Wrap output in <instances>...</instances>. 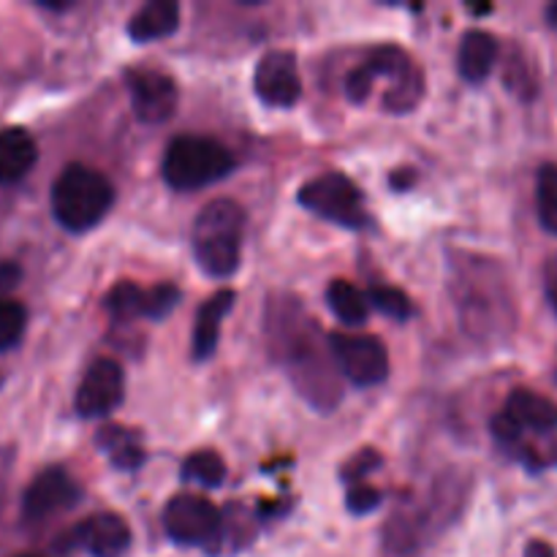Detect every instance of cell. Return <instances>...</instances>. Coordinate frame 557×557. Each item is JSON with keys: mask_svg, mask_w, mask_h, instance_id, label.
Masks as SVG:
<instances>
[{"mask_svg": "<svg viewBox=\"0 0 557 557\" xmlns=\"http://www.w3.org/2000/svg\"><path fill=\"white\" fill-rule=\"evenodd\" d=\"M114 188L101 172L85 163H69L52 185V212L69 232H87L109 215Z\"/></svg>", "mask_w": 557, "mask_h": 557, "instance_id": "3", "label": "cell"}, {"mask_svg": "<svg viewBox=\"0 0 557 557\" xmlns=\"http://www.w3.org/2000/svg\"><path fill=\"white\" fill-rule=\"evenodd\" d=\"M163 528L180 547H210L221 542L223 517L201 495H174L163 509Z\"/></svg>", "mask_w": 557, "mask_h": 557, "instance_id": "7", "label": "cell"}, {"mask_svg": "<svg viewBox=\"0 0 557 557\" xmlns=\"http://www.w3.org/2000/svg\"><path fill=\"white\" fill-rule=\"evenodd\" d=\"M234 292L232 288H223V292H215L196 313L194 324V341H190V354H194L196 362H205L215 354L218 341H221V324L228 315L234 305Z\"/></svg>", "mask_w": 557, "mask_h": 557, "instance_id": "14", "label": "cell"}, {"mask_svg": "<svg viewBox=\"0 0 557 557\" xmlns=\"http://www.w3.org/2000/svg\"><path fill=\"white\" fill-rule=\"evenodd\" d=\"M364 69L373 76V82L379 76L389 79V92L384 96V109L395 114H406L417 109V103L424 96V74L413 58L408 52H403L395 44H386V47H375L373 52L364 60Z\"/></svg>", "mask_w": 557, "mask_h": 557, "instance_id": "6", "label": "cell"}, {"mask_svg": "<svg viewBox=\"0 0 557 557\" xmlns=\"http://www.w3.org/2000/svg\"><path fill=\"white\" fill-rule=\"evenodd\" d=\"M326 302H330L332 313L337 315V321L346 326H359L368 321L370 302L368 294L359 292L354 283L348 281H332L326 288Z\"/></svg>", "mask_w": 557, "mask_h": 557, "instance_id": "20", "label": "cell"}, {"mask_svg": "<svg viewBox=\"0 0 557 557\" xmlns=\"http://www.w3.org/2000/svg\"><path fill=\"white\" fill-rule=\"evenodd\" d=\"M547 20H549V25H553L555 30H557V3H553V5H549V9H547Z\"/></svg>", "mask_w": 557, "mask_h": 557, "instance_id": "32", "label": "cell"}, {"mask_svg": "<svg viewBox=\"0 0 557 557\" xmlns=\"http://www.w3.org/2000/svg\"><path fill=\"white\" fill-rule=\"evenodd\" d=\"M76 544L90 557H123L131 547V528L120 515H92L76 528Z\"/></svg>", "mask_w": 557, "mask_h": 557, "instance_id": "13", "label": "cell"}, {"mask_svg": "<svg viewBox=\"0 0 557 557\" xmlns=\"http://www.w3.org/2000/svg\"><path fill=\"white\" fill-rule=\"evenodd\" d=\"M96 441L103 449V455L120 471H134V468H139L145 462V449H141L139 438L131 430L117 428V424H107V428L98 430Z\"/></svg>", "mask_w": 557, "mask_h": 557, "instance_id": "19", "label": "cell"}, {"mask_svg": "<svg viewBox=\"0 0 557 557\" xmlns=\"http://www.w3.org/2000/svg\"><path fill=\"white\" fill-rule=\"evenodd\" d=\"M107 310L114 321L150 319V288H141L131 281H120L107 294Z\"/></svg>", "mask_w": 557, "mask_h": 557, "instance_id": "21", "label": "cell"}, {"mask_svg": "<svg viewBox=\"0 0 557 557\" xmlns=\"http://www.w3.org/2000/svg\"><path fill=\"white\" fill-rule=\"evenodd\" d=\"M547 294H549V299H553V305L557 310V256L553 261H549V267H547Z\"/></svg>", "mask_w": 557, "mask_h": 557, "instance_id": "29", "label": "cell"}, {"mask_svg": "<svg viewBox=\"0 0 557 557\" xmlns=\"http://www.w3.org/2000/svg\"><path fill=\"white\" fill-rule=\"evenodd\" d=\"M379 466H381L379 455H375V451H364V455H359L357 460H354L351 466L343 471V476H348L346 479L348 484H359V479H364L370 471H373V468H379Z\"/></svg>", "mask_w": 557, "mask_h": 557, "instance_id": "27", "label": "cell"}, {"mask_svg": "<svg viewBox=\"0 0 557 557\" xmlns=\"http://www.w3.org/2000/svg\"><path fill=\"white\" fill-rule=\"evenodd\" d=\"M413 183V172H397L395 177H392V185H395L397 190H403V188H408V185Z\"/></svg>", "mask_w": 557, "mask_h": 557, "instance_id": "31", "label": "cell"}, {"mask_svg": "<svg viewBox=\"0 0 557 557\" xmlns=\"http://www.w3.org/2000/svg\"><path fill=\"white\" fill-rule=\"evenodd\" d=\"M368 302L395 321H408L413 315V305L408 294L395 286H373L368 292Z\"/></svg>", "mask_w": 557, "mask_h": 557, "instance_id": "24", "label": "cell"}, {"mask_svg": "<svg viewBox=\"0 0 557 557\" xmlns=\"http://www.w3.org/2000/svg\"><path fill=\"white\" fill-rule=\"evenodd\" d=\"M22 270L14 264V261H0V292H9L20 283Z\"/></svg>", "mask_w": 557, "mask_h": 557, "instance_id": "28", "label": "cell"}, {"mask_svg": "<svg viewBox=\"0 0 557 557\" xmlns=\"http://www.w3.org/2000/svg\"><path fill=\"white\" fill-rule=\"evenodd\" d=\"M36 141L25 128H0V183H16L36 166Z\"/></svg>", "mask_w": 557, "mask_h": 557, "instance_id": "17", "label": "cell"}, {"mask_svg": "<svg viewBox=\"0 0 557 557\" xmlns=\"http://www.w3.org/2000/svg\"><path fill=\"white\" fill-rule=\"evenodd\" d=\"M346 506L354 515H370V511L381 506V493L364 482L351 484V490H348L346 495Z\"/></svg>", "mask_w": 557, "mask_h": 557, "instance_id": "26", "label": "cell"}, {"mask_svg": "<svg viewBox=\"0 0 557 557\" xmlns=\"http://www.w3.org/2000/svg\"><path fill=\"white\" fill-rule=\"evenodd\" d=\"M27 326V310L14 299H0V351H9L22 341Z\"/></svg>", "mask_w": 557, "mask_h": 557, "instance_id": "25", "label": "cell"}, {"mask_svg": "<svg viewBox=\"0 0 557 557\" xmlns=\"http://www.w3.org/2000/svg\"><path fill=\"white\" fill-rule=\"evenodd\" d=\"M245 210L232 199H212L196 215L190 245L196 264L210 277H228L237 272L243 256Z\"/></svg>", "mask_w": 557, "mask_h": 557, "instance_id": "2", "label": "cell"}, {"mask_svg": "<svg viewBox=\"0 0 557 557\" xmlns=\"http://www.w3.org/2000/svg\"><path fill=\"white\" fill-rule=\"evenodd\" d=\"M134 114L147 125L166 123L177 109V82L158 69H131L125 74Z\"/></svg>", "mask_w": 557, "mask_h": 557, "instance_id": "9", "label": "cell"}, {"mask_svg": "<svg viewBox=\"0 0 557 557\" xmlns=\"http://www.w3.org/2000/svg\"><path fill=\"white\" fill-rule=\"evenodd\" d=\"M506 417L520 430H533V433H553L557 428V406L549 397L539 395L531 389L511 392L504 408Z\"/></svg>", "mask_w": 557, "mask_h": 557, "instance_id": "15", "label": "cell"}, {"mask_svg": "<svg viewBox=\"0 0 557 557\" xmlns=\"http://www.w3.org/2000/svg\"><path fill=\"white\" fill-rule=\"evenodd\" d=\"M256 96L270 107L288 109L302 98V79H299L297 58L286 49H272L259 60L253 74Z\"/></svg>", "mask_w": 557, "mask_h": 557, "instance_id": "12", "label": "cell"}, {"mask_svg": "<svg viewBox=\"0 0 557 557\" xmlns=\"http://www.w3.org/2000/svg\"><path fill=\"white\" fill-rule=\"evenodd\" d=\"M330 348L341 375H346L351 384L375 386L389 375V357L379 337L332 332Z\"/></svg>", "mask_w": 557, "mask_h": 557, "instance_id": "8", "label": "cell"}, {"mask_svg": "<svg viewBox=\"0 0 557 557\" xmlns=\"http://www.w3.org/2000/svg\"><path fill=\"white\" fill-rule=\"evenodd\" d=\"M20 557H36V555H20Z\"/></svg>", "mask_w": 557, "mask_h": 557, "instance_id": "33", "label": "cell"}, {"mask_svg": "<svg viewBox=\"0 0 557 557\" xmlns=\"http://www.w3.org/2000/svg\"><path fill=\"white\" fill-rule=\"evenodd\" d=\"M82 490L79 484L71 479V473L65 468H47V471L38 473L33 479L30 487L25 490V498H22V515L25 520L38 522L47 520V517L60 515V511H69L79 504Z\"/></svg>", "mask_w": 557, "mask_h": 557, "instance_id": "11", "label": "cell"}, {"mask_svg": "<svg viewBox=\"0 0 557 557\" xmlns=\"http://www.w3.org/2000/svg\"><path fill=\"white\" fill-rule=\"evenodd\" d=\"M299 205L324 221L346 228H364L370 223L362 190L346 174H319L299 188Z\"/></svg>", "mask_w": 557, "mask_h": 557, "instance_id": "5", "label": "cell"}, {"mask_svg": "<svg viewBox=\"0 0 557 557\" xmlns=\"http://www.w3.org/2000/svg\"><path fill=\"white\" fill-rule=\"evenodd\" d=\"M183 479L190 484H199V487L215 490L226 479V462L221 460L218 451H194L183 462Z\"/></svg>", "mask_w": 557, "mask_h": 557, "instance_id": "22", "label": "cell"}, {"mask_svg": "<svg viewBox=\"0 0 557 557\" xmlns=\"http://www.w3.org/2000/svg\"><path fill=\"white\" fill-rule=\"evenodd\" d=\"M234 169V156L207 136H177L163 156V180L174 190H196L218 183Z\"/></svg>", "mask_w": 557, "mask_h": 557, "instance_id": "4", "label": "cell"}, {"mask_svg": "<svg viewBox=\"0 0 557 557\" xmlns=\"http://www.w3.org/2000/svg\"><path fill=\"white\" fill-rule=\"evenodd\" d=\"M125 397V375L114 359H96L76 392V413L85 419L109 417Z\"/></svg>", "mask_w": 557, "mask_h": 557, "instance_id": "10", "label": "cell"}, {"mask_svg": "<svg viewBox=\"0 0 557 557\" xmlns=\"http://www.w3.org/2000/svg\"><path fill=\"white\" fill-rule=\"evenodd\" d=\"M539 221L549 234H557V163H544L536 177Z\"/></svg>", "mask_w": 557, "mask_h": 557, "instance_id": "23", "label": "cell"}, {"mask_svg": "<svg viewBox=\"0 0 557 557\" xmlns=\"http://www.w3.org/2000/svg\"><path fill=\"white\" fill-rule=\"evenodd\" d=\"M180 25V5L174 0H150L141 5L128 22V36L134 41H156V38H166L177 30Z\"/></svg>", "mask_w": 557, "mask_h": 557, "instance_id": "18", "label": "cell"}, {"mask_svg": "<svg viewBox=\"0 0 557 557\" xmlns=\"http://www.w3.org/2000/svg\"><path fill=\"white\" fill-rule=\"evenodd\" d=\"M525 557H555V553L547 542H531L525 547Z\"/></svg>", "mask_w": 557, "mask_h": 557, "instance_id": "30", "label": "cell"}, {"mask_svg": "<svg viewBox=\"0 0 557 557\" xmlns=\"http://www.w3.org/2000/svg\"><path fill=\"white\" fill-rule=\"evenodd\" d=\"M267 346L277 368L292 379L299 395L319 411H332L343 389L335 373L330 337L321 335L305 305L292 294H272L267 302Z\"/></svg>", "mask_w": 557, "mask_h": 557, "instance_id": "1", "label": "cell"}, {"mask_svg": "<svg viewBox=\"0 0 557 557\" xmlns=\"http://www.w3.org/2000/svg\"><path fill=\"white\" fill-rule=\"evenodd\" d=\"M498 60V38L487 30H468L460 41V52H457V69H460L462 79L468 82H484L495 69Z\"/></svg>", "mask_w": 557, "mask_h": 557, "instance_id": "16", "label": "cell"}]
</instances>
